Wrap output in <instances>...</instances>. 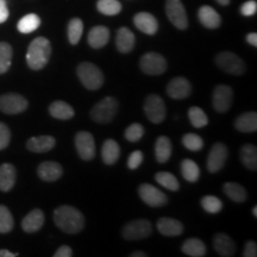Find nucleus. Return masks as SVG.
I'll list each match as a JSON object with an SVG mask.
<instances>
[{
  "label": "nucleus",
  "mask_w": 257,
  "mask_h": 257,
  "mask_svg": "<svg viewBox=\"0 0 257 257\" xmlns=\"http://www.w3.org/2000/svg\"><path fill=\"white\" fill-rule=\"evenodd\" d=\"M54 221L63 232L75 234L85 226V218L78 208L69 205H61L54 212Z\"/></svg>",
  "instance_id": "1"
},
{
  "label": "nucleus",
  "mask_w": 257,
  "mask_h": 257,
  "mask_svg": "<svg viewBox=\"0 0 257 257\" xmlns=\"http://www.w3.org/2000/svg\"><path fill=\"white\" fill-rule=\"evenodd\" d=\"M51 44L46 37H37L28 48L27 63L32 70H41L49 62Z\"/></svg>",
  "instance_id": "2"
},
{
  "label": "nucleus",
  "mask_w": 257,
  "mask_h": 257,
  "mask_svg": "<svg viewBox=\"0 0 257 257\" xmlns=\"http://www.w3.org/2000/svg\"><path fill=\"white\" fill-rule=\"evenodd\" d=\"M80 81L89 91H96L104 83V75L102 72L94 63L92 62H81L76 69Z\"/></svg>",
  "instance_id": "3"
},
{
  "label": "nucleus",
  "mask_w": 257,
  "mask_h": 257,
  "mask_svg": "<svg viewBox=\"0 0 257 257\" xmlns=\"http://www.w3.org/2000/svg\"><path fill=\"white\" fill-rule=\"evenodd\" d=\"M118 101L112 96H106L93 106L91 110V118L98 124H107L114 119L118 112Z\"/></svg>",
  "instance_id": "4"
},
{
  "label": "nucleus",
  "mask_w": 257,
  "mask_h": 257,
  "mask_svg": "<svg viewBox=\"0 0 257 257\" xmlns=\"http://www.w3.org/2000/svg\"><path fill=\"white\" fill-rule=\"evenodd\" d=\"M152 223L147 219H136L128 221L121 230V234L127 240H140L152 236Z\"/></svg>",
  "instance_id": "5"
},
{
  "label": "nucleus",
  "mask_w": 257,
  "mask_h": 257,
  "mask_svg": "<svg viewBox=\"0 0 257 257\" xmlns=\"http://www.w3.org/2000/svg\"><path fill=\"white\" fill-rule=\"evenodd\" d=\"M140 67L147 75H162L167 70V61L161 54L150 51L141 57Z\"/></svg>",
  "instance_id": "6"
},
{
  "label": "nucleus",
  "mask_w": 257,
  "mask_h": 257,
  "mask_svg": "<svg viewBox=\"0 0 257 257\" xmlns=\"http://www.w3.org/2000/svg\"><path fill=\"white\" fill-rule=\"evenodd\" d=\"M216 63L221 70L233 75H242L245 72V64L243 60L231 51H221L218 54Z\"/></svg>",
  "instance_id": "7"
},
{
  "label": "nucleus",
  "mask_w": 257,
  "mask_h": 257,
  "mask_svg": "<svg viewBox=\"0 0 257 257\" xmlns=\"http://www.w3.org/2000/svg\"><path fill=\"white\" fill-rule=\"evenodd\" d=\"M144 112L152 123L160 124L165 120L167 114L166 104L161 96L156 94H150L144 102Z\"/></svg>",
  "instance_id": "8"
},
{
  "label": "nucleus",
  "mask_w": 257,
  "mask_h": 257,
  "mask_svg": "<svg viewBox=\"0 0 257 257\" xmlns=\"http://www.w3.org/2000/svg\"><path fill=\"white\" fill-rule=\"evenodd\" d=\"M166 12L169 21L175 28L180 30H186L188 28L187 14L181 0H167Z\"/></svg>",
  "instance_id": "9"
},
{
  "label": "nucleus",
  "mask_w": 257,
  "mask_h": 257,
  "mask_svg": "<svg viewBox=\"0 0 257 257\" xmlns=\"http://www.w3.org/2000/svg\"><path fill=\"white\" fill-rule=\"evenodd\" d=\"M29 102L23 95L8 93L0 96V111L6 114H18L28 108Z\"/></svg>",
  "instance_id": "10"
},
{
  "label": "nucleus",
  "mask_w": 257,
  "mask_h": 257,
  "mask_svg": "<svg viewBox=\"0 0 257 257\" xmlns=\"http://www.w3.org/2000/svg\"><path fill=\"white\" fill-rule=\"evenodd\" d=\"M138 194L147 205L152 207H161L167 204L168 198L162 191L150 184H142L138 188Z\"/></svg>",
  "instance_id": "11"
},
{
  "label": "nucleus",
  "mask_w": 257,
  "mask_h": 257,
  "mask_svg": "<svg viewBox=\"0 0 257 257\" xmlns=\"http://www.w3.org/2000/svg\"><path fill=\"white\" fill-rule=\"evenodd\" d=\"M233 100V91L230 86L219 85L214 88L213 96H212V104L214 110L219 113H225L230 110Z\"/></svg>",
  "instance_id": "12"
},
{
  "label": "nucleus",
  "mask_w": 257,
  "mask_h": 257,
  "mask_svg": "<svg viewBox=\"0 0 257 257\" xmlns=\"http://www.w3.org/2000/svg\"><path fill=\"white\" fill-rule=\"evenodd\" d=\"M75 147L79 156L85 161H91L95 157L94 137L87 131H80L75 136Z\"/></svg>",
  "instance_id": "13"
},
{
  "label": "nucleus",
  "mask_w": 257,
  "mask_h": 257,
  "mask_svg": "<svg viewBox=\"0 0 257 257\" xmlns=\"http://www.w3.org/2000/svg\"><path fill=\"white\" fill-rule=\"evenodd\" d=\"M227 159V148L223 143H216L212 147L207 157V169L210 173H218L223 168Z\"/></svg>",
  "instance_id": "14"
},
{
  "label": "nucleus",
  "mask_w": 257,
  "mask_h": 257,
  "mask_svg": "<svg viewBox=\"0 0 257 257\" xmlns=\"http://www.w3.org/2000/svg\"><path fill=\"white\" fill-rule=\"evenodd\" d=\"M167 93L170 98L176 99V100L186 99L191 95L192 86L187 79L179 76V78L170 80L168 86H167Z\"/></svg>",
  "instance_id": "15"
},
{
  "label": "nucleus",
  "mask_w": 257,
  "mask_h": 257,
  "mask_svg": "<svg viewBox=\"0 0 257 257\" xmlns=\"http://www.w3.org/2000/svg\"><path fill=\"white\" fill-rule=\"evenodd\" d=\"M38 176L47 182H53L59 180L63 174V169L60 163L54 162V161H46L41 163L37 169Z\"/></svg>",
  "instance_id": "16"
},
{
  "label": "nucleus",
  "mask_w": 257,
  "mask_h": 257,
  "mask_svg": "<svg viewBox=\"0 0 257 257\" xmlns=\"http://www.w3.org/2000/svg\"><path fill=\"white\" fill-rule=\"evenodd\" d=\"M44 224V213L40 208H35L31 212H29L24 219L22 220V229L27 233L37 232L42 229Z\"/></svg>",
  "instance_id": "17"
},
{
  "label": "nucleus",
  "mask_w": 257,
  "mask_h": 257,
  "mask_svg": "<svg viewBox=\"0 0 257 257\" xmlns=\"http://www.w3.org/2000/svg\"><path fill=\"white\" fill-rule=\"evenodd\" d=\"M134 23L138 30L147 35H155L159 30L157 19L152 14H148V12L137 14L134 18Z\"/></svg>",
  "instance_id": "18"
},
{
  "label": "nucleus",
  "mask_w": 257,
  "mask_h": 257,
  "mask_svg": "<svg viewBox=\"0 0 257 257\" xmlns=\"http://www.w3.org/2000/svg\"><path fill=\"white\" fill-rule=\"evenodd\" d=\"M213 245L218 255L223 257H231L234 255V252H236L234 242L226 233H217L213 238Z\"/></svg>",
  "instance_id": "19"
},
{
  "label": "nucleus",
  "mask_w": 257,
  "mask_h": 257,
  "mask_svg": "<svg viewBox=\"0 0 257 257\" xmlns=\"http://www.w3.org/2000/svg\"><path fill=\"white\" fill-rule=\"evenodd\" d=\"M198 17L200 23L207 29H217L221 24V18L219 14L213 8H211V6H201L199 9Z\"/></svg>",
  "instance_id": "20"
},
{
  "label": "nucleus",
  "mask_w": 257,
  "mask_h": 257,
  "mask_svg": "<svg viewBox=\"0 0 257 257\" xmlns=\"http://www.w3.org/2000/svg\"><path fill=\"white\" fill-rule=\"evenodd\" d=\"M108 40H110V30L102 25L92 28L91 31L88 32L87 41L93 49H100V48L105 47Z\"/></svg>",
  "instance_id": "21"
},
{
  "label": "nucleus",
  "mask_w": 257,
  "mask_h": 257,
  "mask_svg": "<svg viewBox=\"0 0 257 257\" xmlns=\"http://www.w3.org/2000/svg\"><path fill=\"white\" fill-rule=\"evenodd\" d=\"M157 230L161 234L167 237L180 236L184 232V225L181 221L173 219V218H161L157 221Z\"/></svg>",
  "instance_id": "22"
},
{
  "label": "nucleus",
  "mask_w": 257,
  "mask_h": 257,
  "mask_svg": "<svg viewBox=\"0 0 257 257\" xmlns=\"http://www.w3.org/2000/svg\"><path fill=\"white\" fill-rule=\"evenodd\" d=\"M55 138L51 136H37L31 137L28 141L27 148L32 153L43 154L50 152L54 147H55Z\"/></svg>",
  "instance_id": "23"
},
{
  "label": "nucleus",
  "mask_w": 257,
  "mask_h": 257,
  "mask_svg": "<svg viewBox=\"0 0 257 257\" xmlns=\"http://www.w3.org/2000/svg\"><path fill=\"white\" fill-rule=\"evenodd\" d=\"M135 42H136V38H135L134 32L128 30L127 28H120L119 30L117 31V36H115V46H117V49L123 54H127L130 51H133L135 47Z\"/></svg>",
  "instance_id": "24"
},
{
  "label": "nucleus",
  "mask_w": 257,
  "mask_h": 257,
  "mask_svg": "<svg viewBox=\"0 0 257 257\" xmlns=\"http://www.w3.org/2000/svg\"><path fill=\"white\" fill-rule=\"evenodd\" d=\"M16 178H17V172L14 165L4 163L0 166V191H11L16 184Z\"/></svg>",
  "instance_id": "25"
},
{
  "label": "nucleus",
  "mask_w": 257,
  "mask_h": 257,
  "mask_svg": "<svg viewBox=\"0 0 257 257\" xmlns=\"http://www.w3.org/2000/svg\"><path fill=\"white\" fill-rule=\"evenodd\" d=\"M234 127L239 133H255L257 130L256 112H246V113L238 115L234 120Z\"/></svg>",
  "instance_id": "26"
},
{
  "label": "nucleus",
  "mask_w": 257,
  "mask_h": 257,
  "mask_svg": "<svg viewBox=\"0 0 257 257\" xmlns=\"http://www.w3.org/2000/svg\"><path fill=\"white\" fill-rule=\"evenodd\" d=\"M120 148L114 140H107L102 144L101 149V157L105 165H114L119 159Z\"/></svg>",
  "instance_id": "27"
},
{
  "label": "nucleus",
  "mask_w": 257,
  "mask_h": 257,
  "mask_svg": "<svg viewBox=\"0 0 257 257\" xmlns=\"http://www.w3.org/2000/svg\"><path fill=\"white\" fill-rule=\"evenodd\" d=\"M49 113L56 119L68 120L74 117V108L66 101L56 100L50 104Z\"/></svg>",
  "instance_id": "28"
},
{
  "label": "nucleus",
  "mask_w": 257,
  "mask_h": 257,
  "mask_svg": "<svg viewBox=\"0 0 257 257\" xmlns=\"http://www.w3.org/2000/svg\"><path fill=\"white\" fill-rule=\"evenodd\" d=\"M172 142H170L168 137L161 136L157 138L155 144V155L157 162L166 163L167 161H169L170 156H172Z\"/></svg>",
  "instance_id": "29"
},
{
  "label": "nucleus",
  "mask_w": 257,
  "mask_h": 257,
  "mask_svg": "<svg viewBox=\"0 0 257 257\" xmlns=\"http://www.w3.org/2000/svg\"><path fill=\"white\" fill-rule=\"evenodd\" d=\"M182 252L192 257H202L206 255V245L198 238H189L182 244Z\"/></svg>",
  "instance_id": "30"
},
{
  "label": "nucleus",
  "mask_w": 257,
  "mask_h": 257,
  "mask_svg": "<svg viewBox=\"0 0 257 257\" xmlns=\"http://www.w3.org/2000/svg\"><path fill=\"white\" fill-rule=\"evenodd\" d=\"M240 161L250 170L257 169V149L252 144H245L240 148Z\"/></svg>",
  "instance_id": "31"
},
{
  "label": "nucleus",
  "mask_w": 257,
  "mask_h": 257,
  "mask_svg": "<svg viewBox=\"0 0 257 257\" xmlns=\"http://www.w3.org/2000/svg\"><path fill=\"white\" fill-rule=\"evenodd\" d=\"M224 193L234 202H244L246 200V191L243 186L236 182H226L223 186Z\"/></svg>",
  "instance_id": "32"
},
{
  "label": "nucleus",
  "mask_w": 257,
  "mask_h": 257,
  "mask_svg": "<svg viewBox=\"0 0 257 257\" xmlns=\"http://www.w3.org/2000/svg\"><path fill=\"white\" fill-rule=\"evenodd\" d=\"M41 25V18L35 14H29L24 16L21 21L18 22L17 29L22 34H31L35 30H37Z\"/></svg>",
  "instance_id": "33"
},
{
  "label": "nucleus",
  "mask_w": 257,
  "mask_h": 257,
  "mask_svg": "<svg viewBox=\"0 0 257 257\" xmlns=\"http://www.w3.org/2000/svg\"><path fill=\"white\" fill-rule=\"evenodd\" d=\"M181 173H182V176H184L188 182H197L199 180V176H200V169H199V166L194 162V161L189 159H186L182 161Z\"/></svg>",
  "instance_id": "34"
},
{
  "label": "nucleus",
  "mask_w": 257,
  "mask_h": 257,
  "mask_svg": "<svg viewBox=\"0 0 257 257\" xmlns=\"http://www.w3.org/2000/svg\"><path fill=\"white\" fill-rule=\"evenodd\" d=\"M14 50L8 42H0V74H5L12 63Z\"/></svg>",
  "instance_id": "35"
},
{
  "label": "nucleus",
  "mask_w": 257,
  "mask_h": 257,
  "mask_svg": "<svg viewBox=\"0 0 257 257\" xmlns=\"http://www.w3.org/2000/svg\"><path fill=\"white\" fill-rule=\"evenodd\" d=\"M155 180L157 181V184H160L163 187L169 189L172 192H176L179 191L180 188V184L178 181V179L175 178L172 173L168 172H160L155 175Z\"/></svg>",
  "instance_id": "36"
},
{
  "label": "nucleus",
  "mask_w": 257,
  "mask_h": 257,
  "mask_svg": "<svg viewBox=\"0 0 257 257\" xmlns=\"http://www.w3.org/2000/svg\"><path fill=\"white\" fill-rule=\"evenodd\" d=\"M96 9L105 16H115L121 11V4L118 0H98Z\"/></svg>",
  "instance_id": "37"
},
{
  "label": "nucleus",
  "mask_w": 257,
  "mask_h": 257,
  "mask_svg": "<svg viewBox=\"0 0 257 257\" xmlns=\"http://www.w3.org/2000/svg\"><path fill=\"white\" fill-rule=\"evenodd\" d=\"M83 32V23L80 18H73L68 24V40L69 43L75 46L79 43Z\"/></svg>",
  "instance_id": "38"
},
{
  "label": "nucleus",
  "mask_w": 257,
  "mask_h": 257,
  "mask_svg": "<svg viewBox=\"0 0 257 257\" xmlns=\"http://www.w3.org/2000/svg\"><path fill=\"white\" fill-rule=\"evenodd\" d=\"M188 118L191 124L194 127H204L208 124V118L206 113L201 110L200 107H197V106H193L188 110Z\"/></svg>",
  "instance_id": "39"
},
{
  "label": "nucleus",
  "mask_w": 257,
  "mask_h": 257,
  "mask_svg": "<svg viewBox=\"0 0 257 257\" xmlns=\"http://www.w3.org/2000/svg\"><path fill=\"white\" fill-rule=\"evenodd\" d=\"M14 217L5 205H0V233H9L14 229Z\"/></svg>",
  "instance_id": "40"
},
{
  "label": "nucleus",
  "mask_w": 257,
  "mask_h": 257,
  "mask_svg": "<svg viewBox=\"0 0 257 257\" xmlns=\"http://www.w3.org/2000/svg\"><path fill=\"white\" fill-rule=\"evenodd\" d=\"M201 206L208 213H218L223 208V202H221L217 197L213 195H206L201 199Z\"/></svg>",
  "instance_id": "41"
},
{
  "label": "nucleus",
  "mask_w": 257,
  "mask_h": 257,
  "mask_svg": "<svg viewBox=\"0 0 257 257\" xmlns=\"http://www.w3.org/2000/svg\"><path fill=\"white\" fill-rule=\"evenodd\" d=\"M182 144L191 152H199L204 147V141H202V138L199 135L186 134L182 137Z\"/></svg>",
  "instance_id": "42"
},
{
  "label": "nucleus",
  "mask_w": 257,
  "mask_h": 257,
  "mask_svg": "<svg viewBox=\"0 0 257 257\" xmlns=\"http://www.w3.org/2000/svg\"><path fill=\"white\" fill-rule=\"evenodd\" d=\"M144 135V127L143 125L134 123L128 126L126 130H125V138L128 141V142H138L141 138L143 137Z\"/></svg>",
  "instance_id": "43"
},
{
  "label": "nucleus",
  "mask_w": 257,
  "mask_h": 257,
  "mask_svg": "<svg viewBox=\"0 0 257 257\" xmlns=\"http://www.w3.org/2000/svg\"><path fill=\"white\" fill-rule=\"evenodd\" d=\"M11 141V131L9 126L0 121V150H4L9 147Z\"/></svg>",
  "instance_id": "44"
},
{
  "label": "nucleus",
  "mask_w": 257,
  "mask_h": 257,
  "mask_svg": "<svg viewBox=\"0 0 257 257\" xmlns=\"http://www.w3.org/2000/svg\"><path fill=\"white\" fill-rule=\"evenodd\" d=\"M143 162V153L140 152V150H136L128 156L127 159V167L130 169H137L138 167L142 165Z\"/></svg>",
  "instance_id": "45"
},
{
  "label": "nucleus",
  "mask_w": 257,
  "mask_h": 257,
  "mask_svg": "<svg viewBox=\"0 0 257 257\" xmlns=\"http://www.w3.org/2000/svg\"><path fill=\"white\" fill-rule=\"evenodd\" d=\"M257 12V3L255 0H249V2L244 3L240 8V14L245 17H250V16H253Z\"/></svg>",
  "instance_id": "46"
},
{
  "label": "nucleus",
  "mask_w": 257,
  "mask_h": 257,
  "mask_svg": "<svg viewBox=\"0 0 257 257\" xmlns=\"http://www.w3.org/2000/svg\"><path fill=\"white\" fill-rule=\"evenodd\" d=\"M244 257H256L257 256V245L253 240H248L245 243V248L243 252Z\"/></svg>",
  "instance_id": "47"
},
{
  "label": "nucleus",
  "mask_w": 257,
  "mask_h": 257,
  "mask_svg": "<svg viewBox=\"0 0 257 257\" xmlns=\"http://www.w3.org/2000/svg\"><path fill=\"white\" fill-rule=\"evenodd\" d=\"M9 9H8V4H6L5 0H0V24L5 23L9 18Z\"/></svg>",
  "instance_id": "48"
},
{
  "label": "nucleus",
  "mask_w": 257,
  "mask_h": 257,
  "mask_svg": "<svg viewBox=\"0 0 257 257\" xmlns=\"http://www.w3.org/2000/svg\"><path fill=\"white\" fill-rule=\"evenodd\" d=\"M73 250L68 245H62L57 249V251L54 253V257H72Z\"/></svg>",
  "instance_id": "49"
},
{
  "label": "nucleus",
  "mask_w": 257,
  "mask_h": 257,
  "mask_svg": "<svg viewBox=\"0 0 257 257\" xmlns=\"http://www.w3.org/2000/svg\"><path fill=\"white\" fill-rule=\"evenodd\" d=\"M246 42L252 47H257V34L256 32H251V34H248L246 36Z\"/></svg>",
  "instance_id": "50"
},
{
  "label": "nucleus",
  "mask_w": 257,
  "mask_h": 257,
  "mask_svg": "<svg viewBox=\"0 0 257 257\" xmlns=\"http://www.w3.org/2000/svg\"><path fill=\"white\" fill-rule=\"evenodd\" d=\"M16 256H18V253L11 252L6 249L0 250V257H16Z\"/></svg>",
  "instance_id": "51"
},
{
  "label": "nucleus",
  "mask_w": 257,
  "mask_h": 257,
  "mask_svg": "<svg viewBox=\"0 0 257 257\" xmlns=\"http://www.w3.org/2000/svg\"><path fill=\"white\" fill-rule=\"evenodd\" d=\"M131 257H147V253L143 251H135L130 255Z\"/></svg>",
  "instance_id": "52"
},
{
  "label": "nucleus",
  "mask_w": 257,
  "mask_h": 257,
  "mask_svg": "<svg viewBox=\"0 0 257 257\" xmlns=\"http://www.w3.org/2000/svg\"><path fill=\"white\" fill-rule=\"evenodd\" d=\"M217 2L223 6H226V5L230 4V0H217Z\"/></svg>",
  "instance_id": "53"
},
{
  "label": "nucleus",
  "mask_w": 257,
  "mask_h": 257,
  "mask_svg": "<svg viewBox=\"0 0 257 257\" xmlns=\"http://www.w3.org/2000/svg\"><path fill=\"white\" fill-rule=\"evenodd\" d=\"M252 214H253V217H257V206H255L252 208Z\"/></svg>",
  "instance_id": "54"
}]
</instances>
